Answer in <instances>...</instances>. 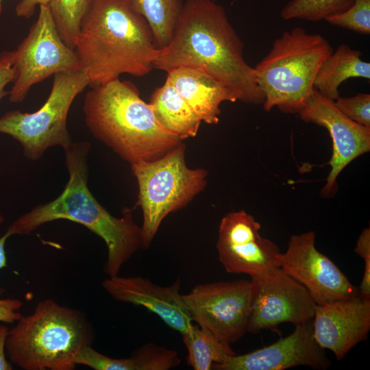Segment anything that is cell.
I'll list each match as a JSON object with an SVG mask.
<instances>
[{"label":"cell","instance_id":"obj_23","mask_svg":"<svg viewBox=\"0 0 370 370\" xmlns=\"http://www.w3.org/2000/svg\"><path fill=\"white\" fill-rule=\"evenodd\" d=\"M182 336L188 351L187 364L194 370L212 369V364L221 363L236 354L230 344L218 340L198 325H193Z\"/></svg>","mask_w":370,"mask_h":370},{"label":"cell","instance_id":"obj_15","mask_svg":"<svg viewBox=\"0 0 370 370\" xmlns=\"http://www.w3.org/2000/svg\"><path fill=\"white\" fill-rule=\"evenodd\" d=\"M330 364L324 349L314 338L310 321L295 325L291 334L269 346L212 364V369L283 370L299 365L325 369Z\"/></svg>","mask_w":370,"mask_h":370},{"label":"cell","instance_id":"obj_12","mask_svg":"<svg viewBox=\"0 0 370 370\" xmlns=\"http://www.w3.org/2000/svg\"><path fill=\"white\" fill-rule=\"evenodd\" d=\"M260 228L254 217L243 210L221 219L216 248L227 272L251 276L280 267L282 253L275 243L260 235Z\"/></svg>","mask_w":370,"mask_h":370},{"label":"cell","instance_id":"obj_26","mask_svg":"<svg viewBox=\"0 0 370 370\" xmlns=\"http://www.w3.org/2000/svg\"><path fill=\"white\" fill-rule=\"evenodd\" d=\"M328 23L360 34H370V0H354L343 12L325 18Z\"/></svg>","mask_w":370,"mask_h":370},{"label":"cell","instance_id":"obj_4","mask_svg":"<svg viewBox=\"0 0 370 370\" xmlns=\"http://www.w3.org/2000/svg\"><path fill=\"white\" fill-rule=\"evenodd\" d=\"M83 113L93 136L130 164L160 158L182 143L159 124L128 81L117 79L91 87Z\"/></svg>","mask_w":370,"mask_h":370},{"label":"cell","instance_id":"obj_32","mask_svg":"<svg viewBox=\"0 0 370 370\" xmlns=\"http://www.w3.org/2000/svg\"><path fill=\"white\" fill-rule=\"evenodd\" d=\"M8 329L3 325H0V370L12 369V364L5 358V341Z\"/></svg>","mask_w":370,"mask_h":370},{"label":"cell","instance_id":"obj_34","mask_svg":"<svg viewBox=\"0 0 370 370\" xmlns=\"http://www.w3.org/2000/svg\"><path fill=\"white\" fill-rule=\"evenodd\" d=\"M4 221V217L0 214V224ZM8 237L4 235L0 237V269L7 267V260L5 251V243ZM4 290L0 288V297L3 293Z\"/></svg>","mask_w":370,"mask_h":370},{"label":"cell","instance_id":"obj_20","mask_svg":"<svg viewBox=\"0 0 370 370\" xmlns=\"http://www.w3.org/2000/svg\"><path fill=\"white\" fill-rule=\"evenodd\" d=\"M149 105L159 124L180 140L196 136L201 121L168 78L152 93Z\"/></svg>","mask_w":370,"mask_h":370},{"label":"cell","instance_id":"obj_18","mask_svg":"<svg viewBox=\"0 0 370 370\" xmlns=\"http://www.w3.org/2000/svg\"><path fill=\"white\" fill-rule=\"evenodd\" d=\"M167 73L166 78L179 95L200 120L208 124L219 123L223 101H237L226 86L200 70L179 67Z\"/></svg>","mask_w":370,"mask_h":370},{"label":"cell","instance_id":"obj_7","mask_svg":"<svg viewBox=\"0 0 370 370\" xmlns=\"http://www.w3.org/2000/svg\"><path fill=\"white\" fill-rule=\"evenodd\" d=\"M185 150L182 143L160 158L130 164L138 186L136 206L143 214V249L150 246L168 214L186 206L206 186L208 171L188 167Z\"/></svg>","mask_w":370,"mask_h":370},{"label":"cell","instance_id":"obj_30","mask_svg":"<svg viewBox=\"0 0 370 370\" xmlns=\"http://www.w3.org/2000/svg\"><path fill=\"white\" fill-rule=\"evenodd\" d=\"M49 0H21L15 7V14L18 17L29 18L35 12L37 5L48 4Z\"/></svg>","mask_w":370,"mask_h":370},{"label":"cell","instance_id":"obj_8","mask_svg":"<svg viewBox=\"0 0 370 370\" xmlns=\"http://www.w3.org/2000/svg\"><path fill=\"white\" fill-rule=\"evenodd\" d=\"M88 86V79L82 69L55 74L43 105L30 113L19 110L5 113L0 117V133L18 141L30 160L40 159L51 147L66 150L73 143L66 126L69 110Z\"/></svg>","mask_w":370,"mask_h":370},{"label":"cell","instance_id":"obj_11","mask_svg":"<svg viewBox=\"0 0 370 370\" xmlns=\"http://www.w3.org/2000/svg\"><path fill=\"white\" fill-rule=\"evenodd\" d=\"M252 302L248 332L256 333L288 322L312 320L317 304L302 284L280 267L250 276Z\"/></svg>","mask_w":370,"mask_h":370},{"label":"cell","instance_id":"obj_17","mask_svg":"<svg viewBox=\"0 0 370 370\" xmlns=\"http://www.w3.org/2000/svg\"><path fill=\"white\" fill-rule=\"evenodd\" d=\"M101 286L114 300L146 308L181 334L193 325L180 293V278L171 286H162L143 277L117 275L104 280Z\"/></svg>","mask_w":370,"mask_h":370},{"label":"cell","instance_id":"obj_2","mask_svg":"<svg viewBox=\"0 0 370 370\" xmlns=\"http://www.w3.org/2000/svg\"><path fill=\"white\" fill-rule=\"evenodd\" d=\"M88 141L73 142L64 150L69 180L53 200L40 204L11 223L5 234H29L45 223L68 220L85 226L103 240L107 258L103 271L108 277L119 275L122 266L143 249L141 227L134 221L132 210L125 208L123 217L112 215L95 198L88 187Z\"/></svg>","mask_w":370,"mask_h":370},{"label":"cell","instance_id":"obj_19","mask_svg":"<svg viewBox=\"0 0 370 370\" xmlns=\"http://www.w3.org/2000/svg\"><path fill=\"white\" fill-rule=\"evenodd\" d=\"M95 370H169L177 367L181 359L177 353L154 343H147L134 351L127 358H113L101 354L91 345L84 347L75 359Z\"/></svg>","mask_w":370,"mask_h":370},{"label":"cell","instance_id":"obj_29","mask_svg":"<svg viewBox=\"0 0 370 370\" xmlns=\"http://www.w3.org/2000/svg\"><path fill=\"white\" fill-rule=\"evenodd\" d=\"M23 303L21 300L13 298H0V322L14 323L22 314L19 312Z\"/></svg>","mask_w":370,"mask_h":370},{"label":"cell","instance_id":"obj_21","mask_svg":"<svg viewBox=\"0 0 370 370\" xmlns=\"http://www.w3.org/2000/svg\"><path fill=\"white\" fill-rule=\"evenodd\" d=\"M362 53L343 44L321 64L314 79V89L334 101L340 97L338 88L352 77L370 79V63L360 58Z\"/></svg>","mask_w":370,"mask_h":370},{"label":"cell","instance_id":"obj_28","mask_svg":"<svg viewBox=\"0 0 370 370\" xmlns=\"http://www.w3.org/2000/svg\"><path fill=\"white\" fill-rule=\"evenodd\" d=\"M14 78L12 51H3L0 54V100L9 94L5 87L13 82Z\"/></svg>","mask_w":370,"mask_h":370},{"label":"cell","instance_id":"obj_16","mask_svg":"<svg viewBox=\"0 0 370 370\" xmlns=\"http://www.w3.org/2000/svg\"><path fill=\"white\" fill-rule=\"evenodd\" d=\"M314 336L338 360L367 339L370 330V299L359 295L317 304L312 320Z\"/></svg>","mask_w":370,"mask_h":370},{"label":"cell","instance_id":"obj_22","mask_svg":"<svg viewBox=\"0 0 370 370\" xmlns=\"http://www.w3.org/2000/svg\"><path fill=\"white\" fill-rule=\"evenodd\" d=\"M132 8L145 18L159 49L171 41L184 3L182 0H128Z\"/></svg>","mask_w":370,"mask_h":370},{"label":"cell","instance_id":"obj_1","mask_svg":"<svg viewBox=\"0 0 370 370\" xmlns=\"http://www.w3.org/2000/svg\"><path fill=\"white\" fill-rule=\"evenodd\" d=\"M224 8L214 0H186L170 43L160 49L153 68L200 70L226 86L237 101L262 105L255 71Z\"/></svg>","mask_w":370,"mask_h":370},{"label":"cell","instance_id":"obj_31","mask_svg":"<svg viewBox=\"0 0 370 370\" xmlns=\"http://www.w3.org/2000/svg\"><path fill=\"white\" fill-rule=\"evenodd\" d=\"M354 252L365 262L370 260V229L369 227L365 228L360 234Z\"/></svg>","mask_w":370,"mask_h":370},{"label":"cell","instance_id":"obj_24","mask_svg":"<svg viewBox=\"0 0 370 370\" xmlns=\"http://www.w3.org/2000/svg\"><path fill=\"white\" fill-rule=\"evenodd\" d=\"M92 0H49L48 5L63 42L75 48V40Z\"/></svg>","mask_w":370,"mask_h":370},{"label":"cell","instance_id":"obj_25","mask_svg":"<svg viewBox=\"0 0 370 370\" xmlns=\"http://www.w3.org/2000/svg\"><path fill=\"white\" fill-rule=\"evenodd\" d=\"M354 0H291L281 10L284 20L319 21L349 8Z\"/></svg>","mask_w":370,"mask_h":370},{"label":"cell","instance_id":"obj_5","mask_svg":"<svg viewBox=\"0 0 370 370\" xmlns=\"http://www.w3.org/2000/svg\"><path fill=\"white\" fill-rule=\"evenodd\" d=\"M95 336L83 312L47 299L8 330L5 351L23 370H73L76 356Z\"/></svg>","mask_w":370,"mask_h":370},{"label":"cell","instance_id":"obj_33","mask_svg":"<svg viewBox=\"0 0 370 370\" xmlns=\"http://www.w3.org/2000/svg\"><path fill=\"white\" fill-rule=\"evenodd\" d=\"M358 293L361 297L370 299V260L365 262V270Z\"/></svg>","mask_w":370,"mask_h":370},{"label":"cell","instance_id":"obj_9","mask_svg":"<svg viewBox=\"0 0 370 370\" xmlns=\"http://www.w3.org/2000/svg\"><path fill=\"white\" fill-rule=\"evenodd\" d=\"M14 78L9 91L12 103H21L31 88L51 75L82 69L75 49L61 38L48 4L39 14L27 35L12 51Z\"/></svg>","mask_w":370,"mask_h":370},{"label":"cell","instance_id":"obj_35","mask_svg":"<svg viewBox=\"0 0 370 370\" xmlns=\"http://www.w3.org/2000/svg\"><path fill=\"white\" fill-rule=\"evenodd\" d=\"M2 0H0V14H1V12H2Z\"/></svg>","mask_w":370,"mask_h":370},{"label":"cell","instance_id":"obj_27","mask_svg":"<svg viewBox=\"0 0 370 370\" xmlns=\"http://www.w3.org/2000/svg\"><path fill=\"white\" fill-rule=\"evenodd\" d=\"M334 103L338 110L353 121L370 127V95L359 93L352 97H338Z\"/></svg>","mask_w":370,"mask_h":370},{"label":"cell","instance_id":"obj_10","mask_svg":"<svg viewBox=\"0 0 370 370\" xmlns=\"http://www.w3.org/2000/svg\"><path fill=\"white\" fill-rule=\"evenodd\" d=\"M182 298L193 322L218 340L230 345L248 332L252 302L250 280L198 284Z\"/></svg>","mask_w":370,"mask_h":370},{"label":"cell","instance_id":"obj_14","mask_svg":"<svg viewBox=\"0 0 370 370\" xmlns=\"http://www.w3.org/2000/svg\"><path fill=\"white\" fill-rule=\"evenodd\" d=\"M306 123L325 127L332 141V154L328 162L331 169L321 196L330 198L337 191V177L354 159L370 151V127L361 125L345 116L334 101L314 90L307 104L298 114Z\"/></svg>","mask_w":370,"mask_h":370},{"label":"cell","instance_id":"obj_3","mask_svg":"<svg viewBox=\"0 0 370 370\" xmlns=\"http://www.w3.org/2000/svg\"><path fill=\"white\" fill-rule=\"evenodd\" d=\"M74 49L90 87L122 74L147 75L160 51L147 21L128 0H92Z\"/></svg>","mask_w":370,"mask_h":370},{"label":"cell","instance_id":"obj_13","mask_svg":"<svg viewBox=\"0 0 370 370\" xmlns=\"http://www.w3.org/2000/svg\"><path fill=\"white\" fill-rule=\"evenodd\" d=\"M315 233L291 236L280 267L308 291L317 304L359 295L354 286L328 257L315 247Z\"/></svg>","mask_w":370,"mask_h":370},{"label":"cell","instance_id":"obj_6","mask_svg":"<svg viewBox=\"0 0 370 370\" xmlns=\"http://www.w3.org/2000/svg\"><path fill=\"white\" fill-rule=\"evenodd\" d=\"M333 51L319 34L301 27L285 31L255 67L256 83L264 96L263 108L277 107L285 114H299L314 91L317 73Z\"/></svg>","mask_w":370,"mask_h":370}]
</instances>
